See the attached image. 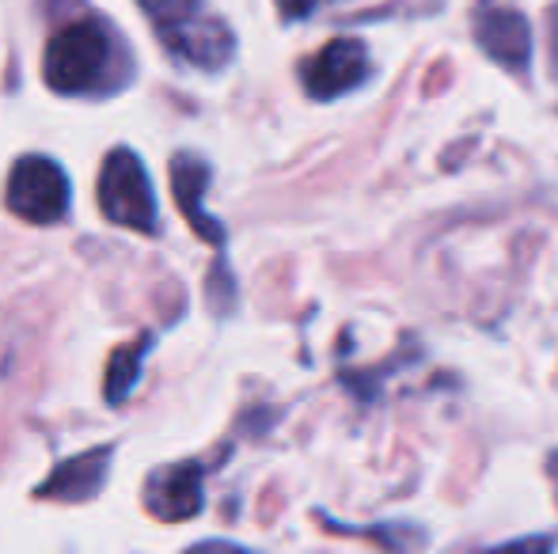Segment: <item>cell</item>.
Returning a JSON list of instances; mask_svg holds the SVG:
<instances>
[{
	"instance_id": "8fae6325",
	"label": "cell",
	"mask_w": 558,
	"mask_h": 554,
	"mask_svg": "<svg viewBox=\"0 0 558 554\" xmlns=\"http://www.w3.org/2000/svg\"><path fill=\"white\" fill-rule=\"evenodd\" d=\"M324 4H331V0H278V12L286 20H304V15L319 12Z\"/></svg>"
},
{
	"instance_id": "3957f363",
	"label": "cell",
	"mask_w": 558,
	"mask_h": 554,
	"mask_svg": "<svg viewBox=\"0 0 558 554\" xmlns=\"http://www.w3.org/2000/svg\"><path fill=\"white\" fill-rule=\"evenodd\" d=\"M99 209L107 221L133 232H156V198L141 160L130 148H114L99 171Z\"/></svg>"
},
{
	"instance_id": "7a4b0ae2",
	"label": "cell",
	"mask_w": 558,
	"mask_h": 554,
	"mask_svg": "<svg viewBox=\"0 0 558 554\" xmlns=\"http://www.w3.org/2000/svg\"><path fill=\"white\" fill-rule=\"evenodd\" d=\"M153 20L160 42L175 58L191 61L198 69H221L232 61L235 38L217 15L202 12V0H137Z\"/></svg>"
},
{
	"instance_id": "6da1fadb",
	"label": "cell",
	"mask_w": 558,
	"mask_h": 554,
	"mask_svg": "<svg viewBox=\"0 0 558 554\" xmlns=\"http://www.w3.org/2000/svg\"><path fill=\"white\" fill-rule=\"evenodd\" d=\"M43 69L61 96H99L125 81L130 58L104 20H73L50 38Z\"/></svg>"
},
{
	"instance_id": "ba28073f",
	"label": "cell",
	"mask_w": 558,
	"mask_h": 554,
	"mask_svg": "<svg viewBox=\"0 0 558 554\" xmlns=\"http://www.w3.org/2000/svg\"><path fill=\"white\" fill-rule=\"evenodd\" d=\"M478 46L490 53L498 65L521 73L532 58V30L529 20L521 12H506V8H494L478 20Z\"/></svg>"
},
{
	"instance_id": "5b68a950",
	"label": "cell",
	"mask_w": 558,
	"mask_h": 554,
	"mask_svg": "<svg viewBox=\"0 0 558 554\" xmlns=\"http://www.w3.org/2000/svg\"><path fill=\"white\" fill-rule=\"evenodd\" d=\"M368 81V50L361 38H335L312 61H304V88L312 99H335Z\"/></svg>"
},
{
	"instance_id": "277c9868",
	"label": "cell",
	"mask_w": 558,
	"mask_h": 554,
	"mask_svg": "<svg viewBox=\"0 0 558 554\" xmlns=\"http://www.w3.org/2000/svg\"><path fill=\"white\" fill-rule=\"evenodd\" d=\"M8 209L31 224L65 221L69 213V178L46 156H23L8 175Z\"/></svg>"
},
{
	"instance_id": "52a82bcc",
	"label": "cell",
	"mask_w": 558,
	"mask_h": 554,
	"mask_svg": "<svg viewBox=\"0 0 558 554\" xmlns=\"http://www.w3.org/2000/svg\"><path fill=\"white\" fill-rule=\"evenodd\" d=\"M206 183H209L206 160H198L194 152H179L175 160H171V190H175V201L186 213V221H191V229L198 232L202 239H209V244H225V229L214 224V217L202 209Z\"/></svg>"
},
{
	"instance_id": "30bf717a",
	"label": "cell",
	"mask_w": 558,
	"mask_h": 554,
	"mask_svg": "<svg viewBox=\"0 0 558 554\" xmlns=\"http://www.w3.org/2000/svg\"><path fill=\"white\" fill-rule=\"evenodd\" d=\"M148 346H153V338H137L133 346L125 349H114L111 365H107V380H104V395L107 403H122L125 395H130V387L137 384V372H141V361H145Z\"/></svg>"
},
{
	"instance_id": "9c48e42d",
	"label": "cell",
	"mask_w": 558,
	"mask_h": 554,
	"mask_svg": "<svg viewBox=\"0 0 558 554\" xmlns=\"http://www.w3.org/2000/svg\"><path fill=\"white\" fill-rule=\"evenodd\" d=\"M107 459H111V448H96V452H88V456L69 459L65 467H58V471L38 487V497H58V502L96 497L107 479Z\"/></svg>"
},
{
	"instance_id": "8992f818",
	"label": "cell",
	"mask_w": 558,
	"mask_h": 554,
	"mask_svg": "<svg viewBox=\"0 0 558 554\" xmlns=\"http://www.w3.org/2000/svg\"><path fill=\"white\" fill-rule=\"evenodd\" d=\"M202 475L206 467L194 459V464H179L160 471L148 482V509L160 520H186L202 509Z\"/></svg>"
}]
</instances>
